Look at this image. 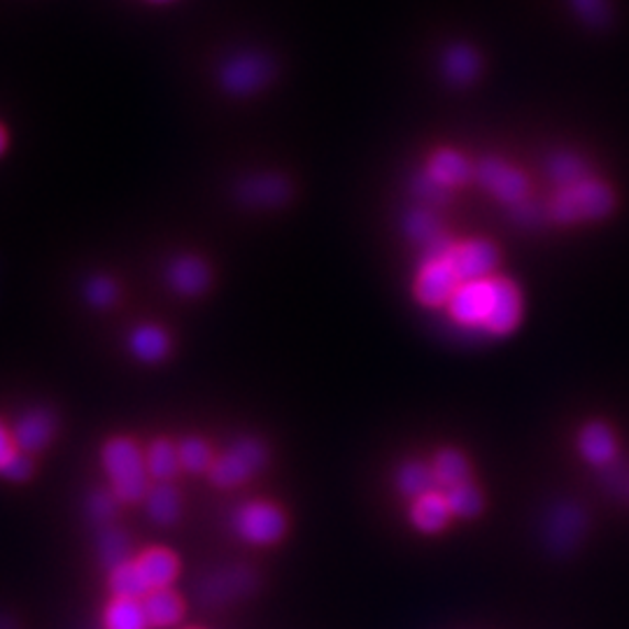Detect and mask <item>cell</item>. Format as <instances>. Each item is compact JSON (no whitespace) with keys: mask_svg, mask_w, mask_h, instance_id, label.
Segmentation results:
<instances>
[{"mask_svg":"<svg viewBox=\"0 0 629 629\" xmlns=\"http://www.w3.org/2000/svg\"><path fill=\"white\" fill-rule=\"evenodd\" d=\"M103 469L112 483V492L122 504L145 502L151 487L145 454L131 438H110L101 450Z\"/></svg>","mask_w":629,"mask_h":629,"instance_id":"cell-1","label":"cell"},{"mask_svg":"<svg viewBox=\"0 0 629 629\" xmlns=\"http://www.w3.org/2000/svg\"><path fill=\"white\" fill-rule=\"evenodd\" d=\"M616 205L611 187L595 178H585L581 182L558 187L550 203L546 205L548 217L558 224H579L595 222L606 217Z\"/></svg>","mask_w":629,"mask_h":629,"instance_id":"cell-2","label":"cell"},{"mask_svg":"<svg viewBox=\"0 0 629 629\" xmlns=\"http://www.w3.org/2000/svg\"><path fill=\"white\" fill-rule=\"evenodd\" d=\"M269 460V450L263 448L257 438H238V441L228 448L222 457L213 462L207 475L213 485L222 490H232L252 479L255 473H259Z\"/></svg>","mask_w":629,"mask_h":629,"instance_id":"cell-3","label":"cell"},{"mask_svg":"<svg viewBox=\"0 0 629 629\" xmlns=\"http://www.w3.org/2000/svg\"><path fill=\"white\" fill-rule=\"evenodd\" d=\"M460 284H462V280L457 278V273L452 269V263L448 259V250L446 252H427V255H423V259H419L413 292H415V299L423 303V306H427V308L448 306V301L452 299V294L457 292Z\"/></svg>","mask_w":629,"mask_h":629,"instance_id":"cell-4","label":"cell"},{"mask_svg":"<svg viewBox=\"0 0 629 629\" xmlns=\"http://www.w3.org/2000/svg\"><path fill=\"white\" fill-rule=\"evenodd\" d=\"M276 66L261 52H240L220 68V85L232 97H250L273 80Z\"/></svg>","mask_w":629,"mask_h":629,"instance_id":"cell-5","label":"cell"},{"mask_svg":"<svg viewBox=\"0 0 629 629\" xmlns=\"http://www.w3.org/2000/svg\"><path fill=\"white\" fill-rule=\"evenodd\" d=\"M234 529L247 543L271 546L288 531V516L271 502H247L234 513Z\"/></svg>","mask_w":629,"mask_h":629,"instance_id":"cell-6","label":"cell"},{"mask_svg":"<svg viewBox=\"0 0 629 629\" xmlns=\"http://www.w3.org/2000/svg\"><path fill=\"white\" fill-rule=\"evenodd\" d=\"M492 301H494V282L490 276L481 280L462 282L452 294V299L448 301L446 311L450 322L457 324L460 329L483 332L492 311Z\"/></svg>","mask_w":629,"mask_h":629,"instance_id":"cell-7","label":"cell"},{"mask_svg":"<svg viewBox=\"0 0 629 629\" xmlns=\"http://www.w3.org/2000/svg\"><path fill=\"white\" fill-rule=\"evenodd\" d=\"M473 180L479 182L487 194H492L499 203L516 205L529 199V180L520 168L506 164L497 157H485L479 164H473Z\"/></svg>","mask_w":629,"mask_h":629,"instance_id":"cell-8","label":"cell"},{"mask_svg":"<svg viewBox=\"0 0 629 629\" xmlns=\"http://www.w3.org/2000/svg\"><path fill=\"white\" fill-rule=\"evenodd\" d=\"M259 585V579L252 569L247 566H228L213 571L199 585V602L207 608H220L234 604L247 595H252Z\"/></svg>","mask_w":629,"mask_h":629,"instance_id":"cell-9","label":"cell"},{"mask_svg":"<svg viewBox=\"0 0 629 629\" xmlns=\"http://www.w3.org/2000/svg\"><path fill=\"white\" fill-rule=\"evenodd\" d=\"M452 269L462 282L490 278L499 263V252L485 238H469L462 243H452L448 250Z\"/></svg>","mask_w":629,"mask_h":629,"instance_id":"cell-10","label":"cell"},{"mask_svg":"<svg viewBox=\"0 0 629 629\" xmlns=\"http://www.w3.org/2000/svg\"><path fill=\"white\" fill-rule=\"evenodd\" d=\"M492 282H494V301L483 334L506 336L520 324L523 294L518 290V284L506 276H492Z\"/></svg>","mask_w":629,"mask_h":629,"instance_id":"cell-11","label":"cell"},{"mask_svg":"<svg viewBox=\"0 0 629 629\" xmlns=\"http://www.w3.org/2000/svg\"><path fill=\"white\" fill-rule=\"evenodd\" d=\"M292 184L278 173H257L236 184V199L250 207H280L290 201Z\"/></svg>","mask_w":629,"mask_h":629,"instance_id":"cell-12","label":"cell"},{"mask_svg":"<svg viewBox=\"0 0 629 629\" xmlns=\"http://www.w3.org/2000/svg\"><path fill=\"white\" fill-rule=\"evenodd\" d=\"M56 434V415L49 408H33L19 417V423L12 431L16 448L33 454L45 450Z\"/></svg>","mask_w":629,"mask_h":629,"instance_id":"cell-13","label":"cell"},{"mask_svg":"<svg viewBox=\"0 0 629 629\" xmlns=\"http://www.w3.org/2000/svg\"><path fill=\"white\" fill-rule=\"evenodd\" d=\"M404 232L406 236L423 247V252H446L450 250V236L446 234L443 224L431 213L429 207H413L404 215Z\"/></svg>","mask_w":629,"mask_h":629,"instance_id":"cell-14","label":"cell"},{"mask_svg":"<svg viewBox=\"0 0 629 629\" xmlns=\"http://www.w3.org/2000/svg\"><path fill=\"white\" fill-rule=\"evenodd\" d=\"M425 173L452 192L454 187L473 180V164H469V159L454 149H436L425 166Z\"/></svg>","mask_w":629,"mask_h":629,"instance_id":"cell-15","label":"cell"},{"mask_svg":"<svg viewBox=\"0 0 629 629\" xmlns=\"http://www.w3.org/2000/svg\"><path fill=\"white\" fill-rule=\"evenodd\" d=\"M450 516H452V510H450V504H448V497H446L443 490H431V492L423 494L419 499H415L411 506L413 527H417L419 531H425V533L441 531L448 525Z\"/></svg>","mask_w":629,"mask_h":629,"instance_id":"cell-16","label":"cell"},{"mask_svg":"<svg viewBox=\"0 0 629 629\" xmlns=\"http://www.w3.org/2000/svg\"><path fill=\"white\" fill-rule=\"evenodd\" d=\"M168 282L182 296H199L210 284V269L199 257H180L168 269Z\"/></svg>","mask_w":629,"mask_h":629,"instance_id":"cell-17","label":"cell"},{"mask_svg":"<svg viewBox=\"0 0 629 629\" xmlns=\"http://www.w3.org/2000/svg\"><path fill=\"white\" fill-rule=\"evenodd\" d=\"M441 72L443 78L454 87L471 85L481 72V56L473 47L457 43L446 49L441 56Z\"/></svg>","mask_w":629,"mask_h":629,"instance_id":"cell-18","label":"cell"},{"mask_svg":"<svg viewBox=\"0 0 629 629\" xmlns=\"http://www.w3.org/2000/svg\"><path fill=\"white\" fill-rule=\"evenodd\" d=\"M136 562L151 589L168 587L180 574L178 555L168 548H147L145 552H141Z\"/></svg>","mask_w":629,"mask_h":629,"instance_id":"cell-19","label":"cell"},{"mask_svg":"<svg viewBox=\"0 0 629 629\" xmlns=\"http://www.w3.org/2000/svg\"><path fill=\"white\" fill-rule=\"evenodd\" d=\"M145 506L151 523L159 527H170L182 516V494L173 483H155L147 492Z\"/></svg>","mask_w":629,"mask_h":629,"instance_id":"cell-20","label":"cell"},{"mask_svg":"<svg viewBox=\"0 0 629 629\" xmlns=\"http://www.w3.org/2000/svg\"><path fill=\"white\" fill-rule=\"evenodd\" d=\"M143 606H145L149 627H155V629L173 627L184 616V602L170 587L149 589V593L143 597Z\"/></svg>","mask_w":629,"mask_h":629,"instance_id":"cell-21","label":"cell"},{"mask_svg":"<svg viewBox=\"0 0 629 629\" xmlns=\"http://www.w3.org/2000/svg\"><path fill=\"white\" fill-rule=\"evenodd\" d=\"M579 448H581V454L585 457V460L595 467L608 464L618 452L616 436H614L611 427L604 425V423L585 425L581 436H579Z\"/></svg>","mask_w":629,"mask_h":629,"instance_id":"cell-22","label":"cell"},{"mask_svg":"<svg viewBox=\"0 0 629 629\" xmlns=\"http://www.w3.org/2000/svg\"><path fill=\"white\" fill-rule=\"evenodd\" d=\"M131 355L145 361V364H157V361L166 359L170 350V338L164 329L155 327V324H143L128 338Z\"/></svg>","mask_w":629,"mask_h":629,"instance_id":"cell-23","label":"cell"},{"mask_svg":"<svg viewBox=\"0 0 629 629\" xmlns=\"http://www.w3.org/2000/svg\"><path fill=\"white\" fill-rule=\"evenodd\" d=\"M103 625H105V629H149V620L145 614L143 599L114 597L105 606Z\"/></svg>","mask_w":629,"mask_h":629,"instance_id":"cell-24","label":"cell"},{"mask_svg":"<svg viewBox=\"0 0 629 629\" xmlns=\"http://www.w3.org/2000/svg\"><path fill=\"white\" fill-rule=\"evenodd\" d=\"M145 464L149 479H155L157 483H170L178 475L180 467V457H178V446L170 443L168 438H159L149 446L145 454Z\"/></svg>","mask_w":629,"mask_h":629,"instance_id":"cell-25","label":"cell"},{"mask_svg":"<svg viewBox=\"0 0 629 629\" xmlns=\"http://www.w3.org/2000/svg\"><path fill=\"white\" fill-rule=\"evenodd\" d=\"M97 550H99V560L101 564L112 571L120 564L131 560V539L128 533L122 527L105 525L99 529V539H97Z\"/></svg>","mask_w":629,"mask_h":629,"instance_id":"cell-26","label":"cell"},{"mask_svg":"<svg viewBox=\"0 0 629 629\" xmlns=\"http://www.w3.org/2000/svg\"><path fill=\"white\" fill-rule=\"evenodd\" d=\"M431 471H434L436 487L443 490V492H448L450 487L469 481V473H471L467 457L462 452L452 450V448H446V450H441L434 457Z\"/></svg>","mask_w":629,"mask_h":629,"instance_id":"cell-27","label":"cell"},{"mask_svg":"<svg viewBox=\"0 0 629 629\" xmlns=\"http://www.w3.org/2000/svg\"><path fill=\"white\" fill-rule=\"evenodd\" d=\"M108 585L114 597H128V599H143L151 589L136 560H128L117 569H112Z\"/></svg>","mask_w":629,"mask_h":629,"instance_id":"cell-28","label":"cell"},{"mask_svg":"<svg viewBox=\"0 0 629 629\" xmlns=\"http://www.w3.org/2000/svg\"><path fill=\"white\" fill-rule=\"evenodd\" d=\"M546 173L558 187H566L589 178L587 164L579 155H574V151H555L546 164Z\"/></svg>","mask_w":629,"mask_h":629,"instance_id":"cell-29","label":"cell"},{"mask_svg":"<svg viewBox=\"0 0 629 629\" xmlns=\"http://www.w3.org/2000/svg\"><path fill=\"white\" fill-rule=\"evenodd\" d=\"M396 485H398V492L406 494V497H411L413 502L423 497V494L431 492V490H438L431 467H427L423 462H408L398 469Z\"/></svg>","mask_w":629,"mask_h":629,"instance_id":"cell-30","label":"cell"},{"mask_svg":"<svg viewBox=\"0 0 629 629\" xmlns=\"http://www.w3.org/2000/svg\"><path fill=\"white\" fill-rule=\"evenodd\" d=\"M178 457H180V467L189 473H207L210 467H213L215 457L210 446L199 436H187L178 443Z\"/></svg>","mask_w":629,"mask_h":629,"instance_id":"cell-31","label":"cell"},{"mask_svg":"<svg viewBox=\"0 0 629 629\" xmlns=\"http://www.w3.org/2000/svg\"><path fill=\"white\" fill-rule=\"evenodd\" d=\"M452 516L457 518H475L483 510V494L471 481H464L446 492Z\"/></svg>","mask_w":629,"mask_h":629,"instance_id":"cell-32","label":"cell"},{"mask_svg":"<svg viewBox=\"0 0 629 629\" xmlns=\"http://www.w3.org/2000/svg\"><path fill=\"white\" fill-rule=\"evenodd\" d=\"M117 508H120V499L114 497V492L97 490V492H91L87 499V516L99 527L112 525V518L117 516Z\"/></svg>","mask_w":629,"mask_h":629,"instance_id":"cell-33","label":"cell"},{"mask_svg":"<svg viewBox=\"0 0 629 629\" xmlns=\"http://www.w3.org/2000/svg\"><path fill=\"white\" fill-rule=\"evenodd\" d=\"M85 296L93 308H110L117 301V284L105 276H97L87 282Z\"/></svg>","mask_w":629,"mask_h":629,"instance_id":"cell-34","label":"cell"},{"mask_svg":"<svg viewBox=\"0 0 629 629\" xmlns=\"http://www.w3.org/2000/svg\"><path fill=\"white\" fill-rule=\"evenodd\" d=\"M413 192H415V196L419 199V201H425V203H434V205H441V203H446L448 199H450V192L446 187H441L438 182H434L425 170L423 173H419L415 180H413Z\"/></svg>","mask_w":629,"mask_h":629,"instance_id":"cell-35","label":"cell"},{"mask_svg":"<svg viewBox=\"0 0 629 629\" xmlns=\"http://www.w3.org/2000/svg\"><path fill=\"white\" fill-rule=\"evenodd\" d=\"M571 8L589 26H604L608 22V14H611L606 0H571Z\"/></svg>","mask_w":629,"mask_h":629,"instance_id":"cell-36","label":"cell"},{"mask_svg":"<svg viewBox=\"0 0 629 629\" xmlns=\"http://www.w3.org/2000/svg\"><path fill=\"white\" fill-rule=\"evenodd\" d=\"M510 217L513 222H518L520 226H537L548 217V210L541 207L537 201L525 199L516 205H510Z\"/></svg>","mask_w":629,"mask_h":629,"instance_id":"cell-37","label":"cell"},{"mask_svg":"<svg viewBox=\"0 0 629 629\" xmlns=\"http://www.w3.org/2000/svg\"><path fill=\"white\" fill-rule=\"evenodd\" d=\"M0 475H3L5 481L10 483H26L31 475H33V462H31V457L26 452L19 450L14 460L0 471Z\"/></svg>","mask_w":629,"mask_h":629,"instance_id":"cell-38","label":"cell"},{"mask_svg":"<svg viewBox=\"0 0 629 629\" xmlns=\"http://www.w3.org/2000/svg\"><path fill=\"white\" fill-rule=\"evenodd\" d=\"M16 452H19V448L14 443L12 434L3 425H0V471H3L14 460Z\"/></svg>","mask_w":629,"mask_h":629,"instance_id":"cell-39","label":"cell"},{"mask_svg":"<svg viewBox=\"0 0 629 629\" xmlns=\"http://www.w3.org/2000/svg\"><path fill=\"white\" fill-rule=\"evenodd\" d=\"M0 629H19V625L10 616H0Z\"/></svg>","mask_w":629,"mask_h":629,"instance_id":"cell-40","label":"cell"},{"mask_svg":"<svg viewBox=\"0 0 629 629\" xmlns=\"http://www.w3.org/2000/svg\"><path fill=\"white\" fill-rule=\"evenodd\" d=\"M3 149H5V131L0 128V151H3Z\"/></svg>","mask_w":629,"mask_h":629,"instance_id":"cell-41","label":"cell"},{"mask_svg":"<svg viewBox=\"0 0 629 629\" xmlns=\"http://www.w3.org/2000/svg\"><path fill=\"white\" fill-rule=\"evenodd\" d=\"M157 3H164V0H157Z\"/></svg>","mask_w":629,"mask_h":629,"instance_id":"cell-42","label":"cell"}]
</instances>
